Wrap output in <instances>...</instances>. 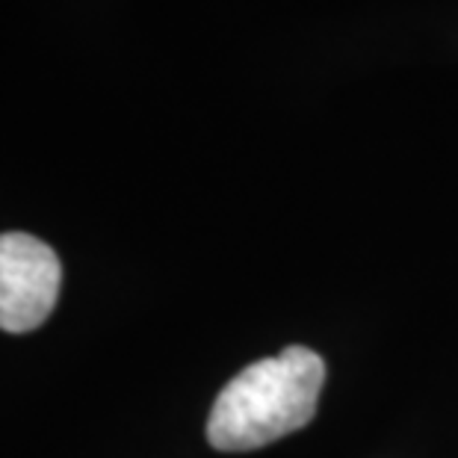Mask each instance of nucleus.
<instances>
[{
    "mask_svg": "<svg viewBox=\"0 0 458 458\" xmlns=\"http://www.w3.org/2000/svg\"><path fill=\"white\" fill-rule=\"evenodd\" d=\"M60 258L30 233H0V328L24 335L51 317L60 296Z\"/></svg>",
    "mask_w": 458,
    "mask_h": 458,
    "instance_id": "f03ea898",
    "label": "nucleus"
},
{
    "mask_svg": "<svg viewBox=\"0 0 458 458\" xmlns=\"http://www.w3.org/2000/svg\"><path fill=\"white\" fill-rule=\"evenodd\" d=\"M326 364L314 349L287 346L233 376L213 403L208 441L222 453L260 450L317 414Z\"/></svg>",
    "mask_w": 458,
    "mask_h": 458,
    "instance_id": "f257e3e1",
    "label": "nucleus"
}]
</instances>
